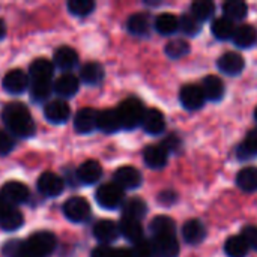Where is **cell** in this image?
I'll use <instances>...</instances> for the list:
<instances>
[{
  "label": "cell",
  "mask_w": 257,
  "mask_h": 257,
  "mask_svg": "<svg viewBox=\"0 0 257 257\" xmlns=\"http://www.w3.org/2000/svg\"><path fill=\"white\" fill-rule=\"evenodd\" d=\"M90 212H92V209H90L89 202L84 197H80V196L68 199L65 202V205H63V214L72 223L86 221L90 217Z\"/></svg>",
  "instance_id": "obj_5"
},
{
  "label": "cell",
  "mask_w": 257,
  "mask_h": 257,
  "mask_svg": "<svg viewBox=\"0 0 257 257\" xmlns=\"http://www.w3.org/2000/svg\"><path fill=\"white\" fill-rule=\"evenodd\" d=\"M176 193L175 191H163L160 196H158V202L163 203L164 206H170L176 202Z\"/></svg>",
  "instance_id": "obj_49"
},
{
  "label": "cell",
  "mask_w": 257,
  "mask_h": 257,
  "mask_svg": "<svg viewBox=\"0 0 257 257\" xmlns=\"http://www.w3.org/2000/svg\"><path fill=\"white\" fill-rule=\"evenodd\" d=\"M80 78L90 86L99 84L104 80V68L98 62H87L80 69Z\"/></svg>",
  "instance_id": "obj_30"
},
{
  "label": "cell",
  "mask_w": 257,
  "mask_h": 257,
  "mask_svg": "<svg viewBox=\"0 0 257 257\" xmlns=\"http://www.w3.org/2000/svg\"><path fill=\"white\" fill-rule=\"evenodd\" d=\"M241 236L245 239V242L248 244L250 248H253V250L257 251V226H251V224L250 226H245L242 229Z\"/></svg>",
  "instance_id": "obj_45"
},
{
  "label": "cell",
  "mask_w": 257,
  "mask_h": 257,
  "mask_svg": "<svg viewBox=\"0 0 257 257\" xmlns=\"http://www.w3.org/2000/svg\"><path fill=\"white\" fill-rule=\"evenodd\" d=\"M148 212V206L146 202L140 197H133L128 199L123 205H122V214L125 218H133V220H142Z\"/></svg>",
  "instance_id": "obj_31"
},
{
  "label": "cell",
  "mask_w": 257,
  "mask_h": 257,
  "mask_svg": "<svg viewBox=\"0 0 257 257\" xmlns=\"http://www.w3.org/2000/svg\"><path fill=\"white\" fill-rule=\"evenodd\" d=\"M68 9L72 15L86 17L95 9V3L92 0H71L68 2Z\"/></svg>",
  "instance_id": "obj_42"
},
{
  "label": "cell",
  "mask_w": 257,
  "mask_h": 257,
  "mask_svg": "<svg viewBox=\"0 0 257 257\" xmlns=\"http://www.w3.org/2000/svg\"><path fill=\"white\" fill-rule=\"evenodd\" d=\"M254 119H256V122H257V107L254 108Z\"/></svg>",
  "instance_id": "obj_53"
},
{
  "label": "cell",
  "mask_w": 257,
  "mask_h": 257,
  "mask_svg": "<svg viewBox=\"0 0 257 257\" xmlns=\"http://www.w3.org/2000/svg\"><path fill=\"white\" fill-rule=\"evenodd\" d=\"M142 126L148 134H152V136L161 134L166 130V117L160 110L149 108V110H146V113L143 116Z\"/></svg>",
  "instance_id": "obj_20"
},
{
  "label": "cell",
  "mask_w": 257,
  "mask_h": 257,
  "mask_svg": "<svg viewBox=\"0 0 257 257\" xmlns=\"http://www.w3.org/2000/svg\"><path fill=\"white\" fill-rule=\"evenodd\" d=\"M0 194L3 197V200L8 202L9 205H20V203H26L29 200L30 191H29L27 185H24L23 182L9 181L2 187Z\"/></svg>",
  "instance_id": "obj_8"
},
{
  "label": "cell",
  "mask_w": 257,
  "mask_h": 257,
  "mask_svg": "<svg viewBox=\"0 0 257 257\" xmlns=\"http://www.w3.org/2000/svg\"><path fill=\"white\" fill-rule=\"evenodd\" d=\"M217 66L226 75H239L245 68V60L239 53L227 51L218 57Z\"/></svg>",
  "instance_id": "obj_9"
},
{
  "label": "cell",
  "mask_w": 257,
  "mask_h": 257,
  "mask_svg": "<svg viewBox=\"0 0 257 257\" xmlns=\"http://www.w3.org/2000/svg\"><path fill=\"white\" fill-rule=\"evenodd\" d=\"M211 30H212V35L217 39L226 41V39L233 38V33L236 30V26H235V21L229 20L227 17H220V18H215L212 21Z\"/></svg>",
  "instance_id": "obj_29"
},
{
  "label": "cell",
  "mask_w": 257,
  "mask_h": 257,
  "mask_svg": "<svg viewBox=\"0 0 257 257\" xmlns=\"http://www.w3.org/2000/svg\"><path fill=\"white\" fill-rule=\"evenodd\" d=\"M179 101L187 110H199L203 107L206 98L202 86L199 84H185L179 92Z\"/></svg>",
  "instance_id": "obj_6"
},
{
  "label": "cell",
  "mask_w": 257,
  "mask_h": 257,
  "mask_svg": "<svg viewBox=\"0 0 257 257\" xmlns=\"http://www.w3.org/2000/svg\"><path fill=\"white\" fill-rule=\"evenodd\" d=\"M236 184L244 193L257 191V167H245L236 175Z\"/></svg>",
  "instance_id": "obj_32"
},
{
  "label": "cell",
  "mask_w": 257,
  "mask_h": 257,
  "mask_svg": "<svg viewBox=\"0 0 257 257\" xmlns=\"http://www.w3.org/2000/svg\"><path fill=\"white\" fill-rule=\"evenodd\" d=\"M53 92V84L51 80H33L30 84V93L32 98L36 101H44L50 96Z\"/></svg>",
  "instance_id": "obj_40"
},
{
  "label": "cell",
  "mask_w": 257,
  "mask_h": 257,
  "mask_svg": "<svg viewBox=\"0 0 257 257\" xmlns=\"http://www.w3.org/2000/svg\"><path fill=\"white\" fill-rule=\"evenodd\" d=\"M78 89H80L78 78L74 74H69V72L60 75L54 81V84H53V90L59 96H62V98H71V96H74L78 92Z\"/></svg>",
  "instance_id": "obj_19"
},
{
  "label": "cell",
  "mask_w": 257,
  "mask_h": 257,
  "mask_svg": "<svg viewBox=\"0 0 257 257\" xmlns=\"http://www.w3.org/2000/svg\"><path fill=\"white\" fill-rule=\"evenodd\" d=\"M5 205H6V203H5V200H3V197H2V194H0V209H2Z\"/></svg>",
  "instance_id": "obj_52"
},
{
  "label": "cell",
  "mask_w": 257,
  "mask_h": 257,
  "mask_svg": "<svg viewBox=\"0 0 257 257\" xmlns=\"http://www.w3.org/2000/svg\"><path fill=\"white\" fill-rule=\"evenodd\" d=\"M63 188H65L63 179L53 172H45L38 179V190H39V193H42L47 197L59 196L63 191Z\"/></svg>",
  "instance_id": "obj_10"
},
{
  "label": "cell",
  "mask_w": 257,
  "mask_h": 257,
  "mask_svg": "<svg viewBox=\"0 0 257 257\" xmlns=\"http://www.w3.org/2000/svg\"><path fill=\"white\" fill-rule=\"evenodd\" d=\"M24 223L23 214L12 205H5L0 209V227L6 232H14L20 229Z\"/></svg>",
  "instance_id": "obj_18"
},
{
  "label": "cell",
  "mask_w": 257,
  "mask_h": 257,
  "mask_svg": "<svg viewBox=\"0 0 257 257\" xmlns=\"http://www.w3.org/2000/svg\"><path fill=\"white\" fill-rule=\"evenodd\" d=\"M224 251L229 257H247L250 247L241 235H235L227 238L224 244Z\"/></svg>",
  "instance_id": "obj_34"
},
{
  "label": "cell",
  "mask_w": 257,
  "mask_h": 257,
  "mask_svg": "<svg viewBox=\"0 0 257 257\" xmlns=\"http://www.w3.org/2000/svg\"><path fill=\"white\" fill-rule=\"evenodd\" d=\"M95 199H96V203L104 209H117L119 206L123 205L125 193L119 185H116L114 182H110V184L101 185L96 190Z\"/></svg>",
  "instance_id": "obj_4"
},
{
  "label": "cell",
  "mask_w": 257,
  "mask_h": 257,
  "mask_svg": "<svg viewBox=\"0 0 257 257\" xmlns=\"http://www.w3.org/2000/svg\"><path fill=\"white\" fill-rule=\"evenodd\" d=\"M182 236L187 244L197 245L206 238V227L200 220H188L182 227Z\"/></svg>",
  "instance_id": "obj_21"
},
{
  "label": "cell",
  "mask_w": 257,
  "mask_h": 257,
  "mask_svg": "<svg viewBox=\"0 0 257 257\" xmlns=\"http://www.w3.org/2000/svg\"><path fill=\"white\" fill-rule=\"evenodd\" d=\"M102 176V167L95 160H87L77 169V178L84 185H93L96 184Z\"/></svg>",
  "instance_id": "obj_17"
},
{
  "label": "cell",
  "mask_w": 257,
  "mask_h": 257,
  "mask_svg": "<svg viewBox=\"0 0 257 257\" xmlns=\"http://www.w3.org/2000/svg\"><path fill=\"white\" fill-rule=\"evenodd\" d=\"M202 89H203V93H205V98L209 99V101H220L223 99L224 96V92H226V86L223 83V80L217 75H208L203 78V83H202Z\"/></svg>",
  "instance_id": "obj_22"
},
{
  "label": "cell",
  "mask_w": 257,
  "mask_h": 257,
  "mask_svg": "<svg viewBox=\"0 0 257 257\" xmlns=\"http://www.w3.org/2000/svg\"><path fill=\"white\" fill-rule=\"evenodd\" d=\"M5 33H6V26H5V21L0 18V39L5 36Z\"/></svg>",
  "instance_id": "obj_51"
},
{
  "label": "cell",
  "mask_w": 257,
  "mask_h": 257,
  "mask_svg": "<svg viewBox=\"0 0 257 257\" xmlns=\"http://www.w3.org/2000/svg\"><path fill=\"white\" fill-rule=\"evenodd\" d=\"M224 17L232 21H241L248 14V5L241 0H229L223 5Z\"/></svg>",
  "instance_id": "obj_36"
},
{
  "label": "cell",
  "mask_w": 257,
  "mask_h": 257,
  "mask_svg": "<svg viewBox=\"0 0 257 257\" xmlns=\"http://www.w3.org/2000/svg\"><path fill=\"white\" fill-rule=\"evenodd\" d=\"M2 119L6 128L18 137H32L35 134V122L30 111L21 102H9L2 111Z\"/></svg>",
  "instance_id": "obj_1"
},
{
  "label": "cell",
  "mask_w": 257,
  "mask_h": 257,
  "mask_svg": "<svg viewBox=\"0 0 257 257\" xmlns=\"http://www.w3.org/2000/svg\"><path fill=\"white\" fill-rule=\"evenodd\" d=\"M14 149V140L6 133L0 131V155H6Z\"/></svg>",
  "instance_id": "obj_47"
},
{
  "label": "cell",
  "mask_w": 257,
  "mask_h": 257,
  "mask_svg": "<svg viewBox=\"0 0 257 257\" xmlns=\"http://www.w3.org/2000/svg\"><path fill=\"white\" fill-rule=\"evenodd\" d=\"M253 155H257V128L256 130H251L248 133V136L245 137V140L238 148V157L241 160L251 158Z\"/></svg>",
  "instance_id": "obj_38"
},
{
  "label": "cell",
  "mask_w": 257,
  "mask_h": 257,
  "mask_svg": "<svg viewBox=\"0 0 257 257\" xmlns=\"http://www.w3.org/2000/svg\"><path fill=\"white\" fill-rule=\"evenodd\" d=\"M233 42L239 48H250L257 42V30L251 24H241L233 33Z\"/></svg>",
  "instance_id": "obj_26"
},
{
  "label": "cell",
  "mask_w": 257,
  "mask_h": 257,
  "mask_svg": "<svg viewBox=\"0 0 257 257\" xmlns=\"http://www.w3.org/2000/svg\"><path fill=\"white\" fill-rule=\"evenodd\" d=\"M53 63L54 66L63 69V71H69L72 69L77 63H78V54L74 48L71 47H59L54 51V57H53Z\"/></svg>",
  "instance_id": "obj_25"
},
{
  "label": "cell",
  "mask_w": 257,
  "mask_h": 257,
  "mask_svg": "<svg viewBox=\"0 0 257 257\" xmlns=\"http://www.w3.org/2000/svg\"><path fill=\"white\" fill-rule=\"evenodd\" d=\"M96 128L101 130L105 134H113L116 131H119L122 128L120 120H119V114L116 110H102L98 111V120H96Z\"/></svg>",
  "instance_id": "obj_23"
},
{
  "label": "cell",
  "mask_w": 257,
  "mask_h": 257,
  "mask_svg": "<svg viewBox=\"0 0 257 257\" xmlns=\"http://www.w3.org/2000/svg\"><path fill=\"white\" fill-rule=\"evenodd\" d=\"M133 251L136 257H158L152 241H148V239H142L140 242H137Z\"/></svg>",
  "instance_id": "obj_44"
},
{
  "label": "cell",
  "mask_w": 257,
  "mask_h": 257,
  "mask_svg": "<svg viewBox=\"0 0 257 257\" xmlns=\"http://www.w3.org/2000/svg\"><path fill=\"white\" fill-rule=\"evenodd\" d=\"M152 244L158 257H178L179 256V241L175 235H160L154 236Z\"/></svg>",
  "instance_id": "obj_14"
},
{
  "label": "cell",
  "mask_w": 257,
  "mask_h": 257,
  "mask_svg": "<svg viewBox=\"0 0 257 257\" xmlns=\"http://www.w3.org/2000/svg\"><path fill=\"white\" fill-rule=\"evenodd\" d=\"M57 239L50 232H36L24 241L26 257H47L56 248Z\"/></svg>",
  "instance_id": "obj_3"
},
{
  "label": "cell",
  "mask_w": 257,
  "mask_h": 257,
  "mask_svg": "<svg viewBox=\"0 0 257 257\" xmlns=\"http://www.w3.org/2000/svg\"><path fill=\"white\" fill-rule=\"evenodd\" d=\"M119 232H120V235H123L128 241H131L134 244H137L142 239H145L143 226H142V223L139 220L122 217V220L119 223Z\"/></svg>",
  "instance_id": "obj_24"
},
{
  "label": "cell",
  "mask_w": 257,
  "mask_h": 257,
  "mask_svg": "<svg viewBox=\"0 0 257 257\" xmlns=\"http://www.w3.org/2000/svg\"><path fill=\"white\" fill-rule=\"evenodd\" d=\"M29 74L33 80H51L54 74V63L44 57L36 59L30 63Z\"/></svg>",
  "instance_id": "obj_28"
},
{
  "label": "cell",
  "mask_w": 257,
  "mask_h": 257,
  "mask_svg": "<svg viewBox=\"0 0 257 257\" xmlns=\"http://www.w3.org/2000/svg\"><path fill=\"white\" fill-rule=\"evenodd\" d=\"M149 229L154 233V236H160V235H175L176 224L167 215H157L155 218H152V221L149 224Z\"/></svg>",
  "instance_id": "obj_35"
},
{
  "label": "cell",
  "mask_w": 257,
  "mask_h": 257,
  "mask_svg": "<svg viewBox=\"0 0 257 257\" xmlns=\"http://www.w3.org/2000/svg\"><path fill=\"white\" fill-rule=\"evenodd\" d=\"M179 29L182 30V33H185L187 36H194L202 30V24L197 18H194L191 14H184L179 18Z\"/></svg>",
  "instance_id": "obj_41"
},
{
  "label": "cell",
  "mask_w": 257,
  "mask_h": 257,
  "mask_svg": "<svg viewBox=\"0 0 257 257\" xmlns=\"http://www.w3.org/2000/svg\"><path fill=\"white\" fill-rule=\"evenodd\" d=\"M194 18H197L200 23L206 21L209 18L214 17L215 14V5L211 0H196L191 5V12H190Z\"/></svg>",
  "instance_id": "obj_37"
},
{
  "label": "cell",
  "mask_w": 257,
  "mask_h": 257,
  "mask_svg": "<svg viewBox=\"0 0 257 257\" xmlns=\"http://www.w3.org/2000/svg\"><path fill=\"white\" fill-rule=\"evenodd\" d=\"M30 86L29 75L21 69H12L3 77V89L9 93H23Z\"/></svg>",
  "instance_id": "obj_11"
},
{
  "label": "cell",
  "mask_w": 257,
  "mask_h": 257,
  "mask_svg": "<svg viewBox=\"0 0 257 257\" xmlns=\"http://www.w3.org/2000/svg\"><path fill=\"white\" fill-rule=\"evenodd\" d=\"M3 254L6 257H26L24 251V241L12 239L3 245Z\"/></svg>",
  "instance_id": "obj_43"
},
{
  "label": "cell",
  "mask_w": 257,
  "mask_h": 257,
  "mask_svg": "<svg viewBox=\"0 0 257 257\" xmlns=\"http://www.w3.org/2000/svg\"><path fill=\"white\" fill-rule=\"evenodd\" d=\"M114 254H116V250L114 248H111L110 245L101 244V245H98L96 248L92 250L90 257H114Z\"/></svg>",
  "instance_id": "obj_48"
},
{
  "label": "cell",
  "mask_w": 257,
  "mask_h": 257,
  "mask_svg": "<svg viewBox=\"0 0 257 257\" xmlns=\"http://www.w3.org/2000/svg\"><path fill=\"white\" fill-rule=\"evenodd\" d=\"M113 181L122 190H134L142 185V173L133 166H122L114 172Z\"/></svg>",
  "instance_id": "obj_7"
},
{
  "label": "cell",
  "mask_w": 257,
  "mask_h": 257,
  "mask_svg": "<svg viewBox=\"0 0 257 257\" xmlns=\"http://www.w3.org/2000/svg\"><path fill=\"white\" fill-rule=\"evenodd\" d=\"M44 116L51 123H65L71 116V108L63 99H54L45 105Z\"/></svg>",
  "instance_id": "obj_12"
},
{
  "label": "cell",
  "mask_w": 257,
  "mask_h": 257,
  "mask_svg": "<svg viewBox=\"0 0 257 257\" xmlns=\"http://www.w3.org/2000/svg\"><path fill=\"white\" fill-rule=\"evenodd\" d=\"M114 257H136V256H134V251H133V250H130V248H117Z\"/></svg>",
  "instance_id": "obj_50"
},
{
  "label": "cell",
  "mask_w": 257,
  "mask_h": 257,
  "mask_svg": "<svg viewBox=\"0 0 257 257\" xmlns=\"http://www.w3.org/2000/svg\"><path fill=\"white\" fill-rule=\"evenodd\" d=\"M96 120H98V111L95 108L86 107L77 111L74 117V128L80 134H89L96 128Z\"/></svg>",
  "instance_id": "obj_16"
},
{
  "label": "cell",
  "mask_w": 257,
  "mask_h": 257,
  "mask_svg": "<svg viewBox=\"0 0 257 257\" xmlns=\"http://www.w3.org/2000/svg\"><path fill=\"white\" fill-rule=\"evenodd\" d=\"M126 29L130 33L136 35V36H146L151 32V21L149 17L143 12H137L133 14L128 20H126Z\"/></svg>",
  "instance_id": "obj_27"
},
{
  "label": "cell",
  "mask_w": 257,
  "mask_h": 257,
  "mask_svg": "<svg viewBox=\"0 0 257 257\" xmlns=\"http://www.w3.org/2000/svg\"><path fill=\"white\" fill-rule=\"evenodd\" d=\"M161 145L164 146V149H166L167 152H178V151L181 149V146H182V142H181V139H179L176 134H172V136H169Z\"/></svg>",
  "instance_id": "obj_46"
},
{
  "label": "cell",
  "mask_w": 257,
  "mask_h": 257,
  "mask_svg": "<svg viewBox=\"0 0 257 257\" xmlns=\"http://www.w3.org/2000/svg\"><path fill=\"white\" fill-rule=\"evenodd\" d=\"M116 111L119 114L120 125L125 130H134L139 125H142L143 116L146 113L143 102L137 98H128L122 101L119 107L116 108Z\"/></svg>",
  "instance_id": "obj_2"
},
{
  "label": "cell",
  "mask_w": 257,
  "mask_h": 257,
  "mask_svg": "<svg viewBox=\"0 0 257 257\" xmlns=\"http://www.w3.org/2000/svg\"><path fill=\"white\" fill-rule=\"evenodd\" d=\"M167 160H169V152L164 149V146L161 143L160 145H149L143 151L145 164L154 170H160V169L166 167Z\"/></svg>",
  "instance_id": "obj_13"
},
{
  "label": "cell",
  "mask_w": 257,
  "mask_h": 257,
  "mask_svg": "<svg viewBox=\"0 0 257 257\" xmlns=\"http://www.w3.org/2000/svg\"><path fill=\"white\" fill-rule=\"evenodd\" d=\"M188 51H190V44L182 38H176L166 45V54L173 60L187 56Z\"/></svg>",
  "instance_id": "obj_39"
},
{
  "label": "cell",
  "mask_w": 257,
  "mask_h": 257,
  "mask_svg": "<svg viewBox=\"0 0 257 257\" xmlns=\"http://www.w3.org/2000/svg\"><path fill=\"white\" fill-rule=\"evenodd\" d=\"M119 224L111 220H101L93 226V236L104 245L114 242L119 238Z\"/></svg>",
  "instance_id": "obj_15"
},
{
  "label": "cell",
  "mask_w": 257,
  "mask_h": 257,
  "mask_svg": "<svg viewBox=\"0 0 257 257\" xmlns=\"http://www.w3.org/2000/svg\"><path fill=\"white\" fill-rule=\"evenodd\" d=\"M155 29L161 35H173L175 32L179 30V18L175 17L173 14H160L155 18Z\"/></svg>",
  "instance_id": "obj_33"
}]
</instances>
